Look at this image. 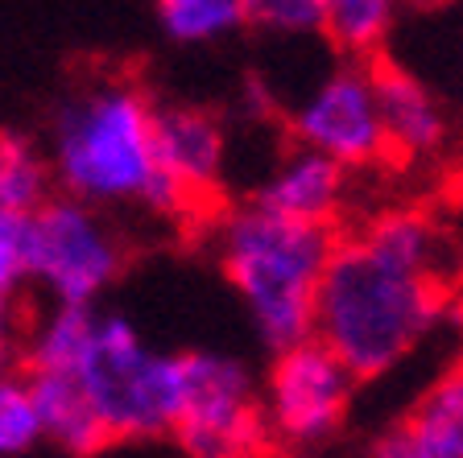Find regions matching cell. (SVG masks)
Segmentation results:
<instances>
[{"mask_svg":"<svg viewBox=\"0 0 463 458\" xmlns=\"http://www.w3.org/2000/svg\"><path fill=\"white\" fill-rule=\"evenodd\" d=\"M29 252H33V210L0 207V285L21 294L29 285Z\"/></svg>","mask_w":463,"mask_h":458,"instance_id":"cell-20","label":"cell"},{"mask_svg":"<svg viewBox=\"0 0 463 458\" xmlns=\"http://www.w3.org/2000/svg\"><path fill=\"white\" fill-rule=\"evenodd\" d=\"M17 322H21V310H17V289L0 285V363H13V360H17V351H21Z\"/></svg>","mask_w":463,"mask_h":458,"instance_id":"cell-21","label":"cell"},{"mask_svg":"<svg viewBox=\"0 0 463 458\" xmlns=\"http://www.w3.org/2000/svg\"><path fill=\"white\" fill-rule=\"evenodd\" d=\"M344 194H347V165H339L335 157L318 149L294 145L286 162H278V170L260 182L252 202L278 210V215H289V220L335 228L339 210H344Z\"/></svg>","mask_w":463,"mask_h":458,"instance_id":"cell-11","label":"cell"},{"mask_svg":"<svg viewBox=\"0 0 463 458\" xmlns=\"http://www.w3.org/2000/svg\"><path fill=\"white\" fill-rule=\"evenodd\" d=\"M42 446V421L33 409L25 368L0 363V458H17Z\"/></svg>","mask_w":463,"mask_h":458,"instance_id":"cell-18","label":"cell"},{"mask_svg":"<svg viewBox=\"0 0 463 458\" xmlns=\"http://www.w3.org/2000/svg\"><path fill=\"white\" fill-rule=\"evenodd\" d=\"M54 194L46 149L25 133L0 128V207L33 210L42 199Z\"/></svg>","mask_w":463,"mask_h":458,"instance_id":"cell-16","label":"cell"},{"mask_svg":"<svg viewBox=\"0 0 463 458\" xmlns=\"http://www.w3.org/2000/svg\"><path fill=\"white\" fill-rule=\"evenodd\" d=\"M154 99L133 79L75 87L50 116L46 162L54 191L91 207H145L149 215H191L186 194L157 170Z\"/></svg>","mask_w":463,"mask_h":458,"instance_id":"cell-1","label":"cell"},{"mask_svg":"<svg viewBox=\"0 0 463 458\" xmlns=\"http://www.w3.org/2000/svg\"><path fill=\"white\" fill-rule=\"evenodd\" d=\"M335 228L289 220L244 202L215 228L220 268L252 318V331L269 351L307 339L315 326L318 277L335 248Z\"/></svg>","mask_w":463,"mask_h":458,"instance_id":"cell-3","label":"cell"},{"mask_svg":"<svg viewBox=\"0 0 463 458\" xmlns=\"http://www.w3.org/2000/svg\"><path fill=\"white\" fill-rule=\"evenodd\" d=\"M75 380L104 421L108 442H157L170 438L183 397V355L145 347L141 331L120 314L91 322Z\"/></svg>","mask_w":463,"mask_h":458,"instance_id":"cell-4","label":"cell"},{"mask_svg":"<svg viewBox=\"0 0 463 458\" xmlns=\"http://www.w3.org/2000/svg\"><path fill=\"white\" fill-rule=\"evenodd\" d=\"M154 13L174 46H212L244 29L241 0H154Z\"/></svg>","mask_w":463,"mask_h":458,"instance_id":"cell-17","label":"cell"},{"mask_svg":"<svg viewBox=\"0 0 463 458\" xmlns=\"http://www.w3.org/2000/svg\"><path fill=\"white\" fill-rule=\"evenodd\" d=\"M120 268L125 239L99 207L62 191L33 207L29 285H42L54 302L96 305V297L120 277Z\"/></svg>","mask_w":463,"mask_h":458,"instance_id":"cell-7","label":"cell"},{"mask_svg":"<svg viewBox=\"0 0 463 458\" xmlns=\"http://www.w3.org/2000/svg\"><path fill=\"white\" fill-rule=\"evenodd\" d=\"M289 133H294V145L327 153V157H335L347 170L389 162L385 125H381V107H376V87H373L368 62L344 58L289 112Z\"/></svg>","mask_w":463,"mask_h":458,"instance_id":"cell-8","label":"cell"},{"mask_svg":"<svg viewBox=\"0 0 463 458\" xmlns=\"http://www.w3.org/2000/svg\"><path fill=\"white\" fill-rule=\"evenodd\" d=\"M25 376H29V392H33V409H38L42 421V442L50 450L83 458L112 446L104 421L96 417L75 372H25Z\"/></svg>","mask_w":463,"mask_h":458,"instance_id":"cell-13","label":"cell"},{"mask_svg":"<svg viewBox=\"0 0 463 458\" xmlns=\"http://www.w3.org/2000/svg\"><path fill=\"white\" fill-rule=\"evenodd\" d=\"M373 450L381 458H463V363L434 380Z\"/></svg>","mask_w":463,"mask_h":458,"instance_id":"cell-12","label":"cell"},{"mask_svg":"<svg viewBox=\"0 0 463 458\" xmlns=\"http://www.w3.org/2000/svg\"><path fill=\"white\" fill-rule=\"evenodd\" d=\"M170 438L194 458H241L269 450L260 384L249 363L223 351H186Z\"/></svg>","mask_w":463,"mask_h":458,"instance_id":"cell-5","label":"cell"},{"mask_svg":"<svg viewBox=\"0 0 463 458\" xmlns=\"http://www.w3.org/2000/svg\"><path fill=\"white\" fill-rule=\"evenodd\" d=\"M91 322H96V305L54 302V310L33 326V334L17 351L21 368L25 372H75L79 355L91 339Z\"/></svg>","mask_w":463,"mask_h":458,"instance_id":"cell-15","label":"cell"},{"mask_svg":"<svg viewBox=\"0 0 463 458\" xmlns=\"http://www.w3.org/2000/svg\"><path fill=\"white\" fill-rule=\"evenodd\" d=\"M241 17L265 38H315L318 0H241Z\"/></svg>","mask_w":463,"mask_h":458,"instance_id":"cell-19","label":"cell"},{"mask_svg":"<svg viewBox=\"0 0 463 458\" xmlns=\"http://www.w3.org/2000/svg\"><path fill=\"white\" fill-rule=\"evenodd\" d=\"M376 87V107L385 125V145L393 162H430L451 145V116L430 87L397 62H368Z\"/></svg>","mask_w":463,"mask_h":458,"instance_id":"cell-10","label":"cell"},{"mask_svg":"<svg viewBox=\"0 0 463 458\" xmlns=\"http://www.w3.org/2000/svg\"><path fill=\"white\" fill-rule=\"evenodd\" d=\"M356 376L347 372L339 355L323 347L315 334L273 351V363L260 380V409L269 446L281 450H318L344 430Z\"/></svg>","mask_w":463,"mask_h":458,"instance_id":"cell-6","label":"cell"},{"mask_svg":"<svg viewBox=\"0 0 463 458\" xmlns=\"http://www.w3.org/2000/svg\"><path fill=\"white\" fill-rule=\"evenodd\" d=\"M447 314L434 268H414L376 252L364 236H339L318 277L315 334L360 384L393 372Z\"/></svg>","mask_w":463,"mask_h":458,"instance_id":"cell-2","label":"cell"},{"mask_svg":"<svg viewBox=\"0 0 463 458\" xmlns=\"http://www.w3.org/2000/svg\"><path fill=\"white\" fill-rule=\"evenodd\" d=\"M154 153L157 170L186 194L194 210L220 191L228 136L207 107L157 104L154 107Z\"/></svg>","mask_w":463,"mask_h":458,"instance_id":"cell-9","label":"cell"},{"mask_svg":"<svg viewBox=\"0 0 463 458\" xmlns=\"http://www.w3.org/2000/svg\"><path fill=\"white\" fill-rule=\"evenodd\" d=\"M397 9V0H318V33L339 50V58L373 62L393 33Z\"/></svg>","mask_w":463,"mask_h":458,"instance_id":"cell-14","label":"cell"},{"mask_svg":"<svg viewBox=\"0 0 463 458\" xmlns=\"http://www.w3.org/2000/svg\"><path fill=\"white\" fill-rule=\"evenodd\" d=\"M397 5H414V9H430V5H443V0H397Z\"/></svg>","mask_w":463,"mask_h":458,"instance_id":"cell-22","label":"cell"}]
</instances>
